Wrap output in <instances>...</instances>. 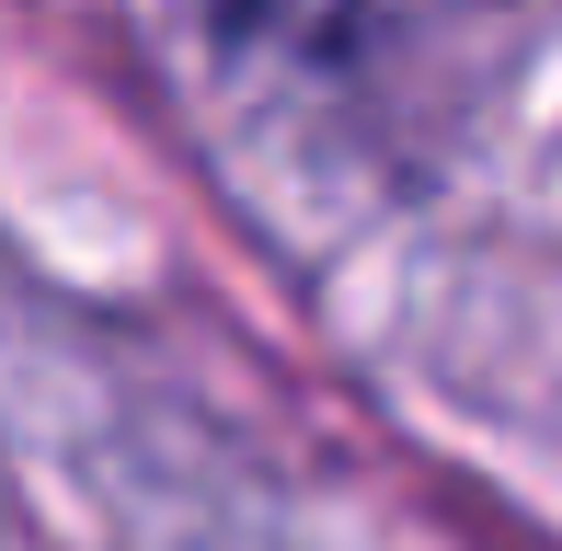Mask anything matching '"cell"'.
Here are the masks:
<instances>
[]
</instances>
